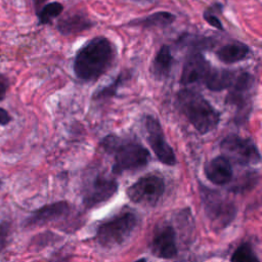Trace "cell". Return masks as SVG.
Segmentation results:
<instances>
[{"instance_id":"cell-1","label":"cell","mask_w":262,"mask_h":262,"mask_svg":"<svg viewBox=\"0 0 262 262\" xmlns=\"http://www.w3.org/2000/svg\"><path fill=\"white\" fill-rule=\"evenodd\" d=\"M116 46L104 36H95L81 46L73 61L76 78L82 82H95L114 64Z\"/></svg>"},{"instance_id":"cell-2","label":"cell","mask_w":262,"mask_h":262,"mask_svg":"<svg viewBox=\"0 0 262 262\" xmlns=\"http://www.w3.org/2000/svg\"><path fill=\"white\" fill-rule=\"evenodd\" d=\"M100 146L113 157L112 172L116 175L143 169L150 161L148 149L132 137L108 134L101 139Z\"/></svg>"},{"instance_id":"cell-3","label":"cell","mask_w":262,"mask_h":262,"mask_svg":"<svg viewBox=\"0 0 262 262\" xmlns=\"http://www.w3.org/2000/svg\"><path fill=\"white\" fill-rule=\"evenodd\" d=\"M176 104L179 112L202 135L217 129L221 121L220 112L205 96L193 89H180L176 94Z\"/></svg>"},{"instance_id":"cell-4","label":"cell","mask_w":262,"mask_h":262,"mask_svg":"<svg viewBox=\"0 0 262 262\" xmlns=\"http://www.w3.org/2000/svg\"><path fill=\"white\" fill-rule=\"evenodd\" d=\"M138 225V217L132 211H121L116 216L101 223L95 239L103 248H114L124 244Z\"/></svg>"},{"instance_id":"cell-5","label":"cell","mask_w":262,"mask_h":262,"mask_svg":"<svg viewBox=\"0 0 262 262\" xmlns=\"http://www.w3.org/2000/svg\"><path fill=\"white\" fill-rule=\"evenodd\" d=\"M201 199L205 213L214 228L223 229L234 219L236 208L234 204L219 191L201 186Z\"/></svg>"},{"instance_id":"cell-6","label":"cell","mask_w":262,"mask_h":262,"mask_svg":"<svg viewBox=\"0 0 262 262\" xmlns=\"http://www.w3.org/2000/svg\"><path fill=\"white\" fill-rule=\"evenodd\" d=\"M219 146L224 157L238 165H257L261 162L260 150L255 141L250 137H243L231 133L220 141Z\"/></svg>"},{"instance_id":"cell-7","label":"cell","mask_w":262,"mask_h":262,"mask_svg":"<svg viewBox=\"0 0 262 262\" xmlns=\"http://www.w3.org/2000/svg\"><path fill=\"white\" fill-rule=\"evenodd\" d=\"M255 76L248 71H237L233 84L228 89L225 103L233 105L238 111V122L248 120L251 112V97L255 86Z\"/></svg>"},{"instance_id":"cell-8","label":"cell","mask_w":262,"mask_h":262,"mask_svg":"<svg viewBox=\"0 0 262 262\" xmlns=\"http://www.w3.org/2000/svg\"><path fill=\"white\" fill-rule=\"evenodd\" d=\"M144 129L146 141L157 159L164 165L174 166L177 162L176 155L166 139L164 129L159 119L152 115H146L144 117Z\"/></svg>"},{"instance_id":"cell-9","label":"cell","mask_w":262,"mask_h":262,"mask_svg":"<svg viewBox=\"0 0 262 262\" xmlns=\"http://www.w3.org/2000/svg\"><path fill=\"white\" fill-rule=\"evenodd\" d=\"M165 191L164 179L158 174H148L139 178L127 189V195L133 203L152 206Z\"/></svg>"},{"instance_id":"cell-10","label":"cell","mask_w":262,"mask_h":262,"mask_svg":"<svg viewBox=\"0 0 262 262\" xmlns=\"http://www.w3.org/2000/svg\"><path fill=\"white\" fill-rule=\"evenodd\" d=\"M212 67L202 51H189L182 67L179 83L182 86L204 83Z\"/></svg>"},{"instance_id":"cell-11","label":"cell","mask_w":262,"mask_h":262,"mask_svg":"<svg viewBox=\"0 0 262 262\" xmlns=\"http://www.w3.org/2000/svg\"><path fill=\"white\" fill-rule=\"evenodd\" d=\"M118 190V183L115 178L98 174L87 186L84 192V204L87 207H94L108 201Z\"/></svg>"},{"instance_id":"cell-12","label":"cell","mask_w":262,"mask_h":262,"mask_svg":"<svg viewBox=\"0 0 262 262\" xmlns=\"http://www.w3.org/2000/svg\"><path fill=\"white\" fill-rule=\"evenodd\" d=\"M151 252L162 259H171L177 255L176 232L170 225H164L157 229L151 244Z\"/></svg>"},{"instance_id":"cell-13","label":"cell","mask_w":262,"mask_h":262,"mask_svg":"<svg viewBox=\"0 0 262 262\" xmlns=\"http://www.w3.org/2000/svg\"><path fill=\"white\" fill-rule=\"evenodd\" d=\"M204 172L208 180L216 185H224L231 181L233 170L231 162L223 155L210 160L204 167Z\"/></svg>"},{"instance_id":"cell-14","label":"cell","mask_w":262,"mask_h":262,"mask_svg":"<svg viewBox=\"0 0 262 262\" xmlns=\"http://www.w3.org/2000/svg\"><path fill=\"white\" fill-rule=\"evenodd\" d=\"M95 23L85 12H69L60 17L56 24V30L66 37L75 36L90 30Z\"/></svg>"},{"instance_id":"cell-15","label":"cell","mask_w":262,"mask_h":262,"mask_svg":"<svg viewBox=\"0 0 262 262\" xmlns=\"http://www.w3.org/2000/svg\"><path fill=\"white\" fill-rule=\"evenodd\" d=\"M70 207L66 202H57L46 205L32 213L25 221V226H39L59 219L69 213Z\"/></svg>"},{"instance_id":"cell-16","label":"cell","mask_w":262,"mask_h":262,"mask_svg":"<svg viewBox=\"0 0 262 262\" xmlns=\"http://www.w3.org/2000/svg\"><path fill=\"white\" fill-rule=\"evenodd\" d=\"M252 53L248 44L239 41L230 42L220 46L215 51L217 59L226 64H232L247 59Z\"/></svg>"},{"instance_id":"cell-17","label":"cell","mask_w":262,"mask_h":262,"mask_svg":"<svg viewBox=\"0 0 262 262\" xmlns=\"http://www.w3.org/2000/svg\"><path fill=\"white\" fill-rule=\"evenodd\" d=\"M174 64V56L171 47L164 44L154 56L150 72L157 81H164L169 78Z\"/></svg>"},{"instance_id":"cell-18","label":"cell","mask_w":262,"mask_h":262,"mask_svg":"<svg viewBox=\"0 0 262 262\" xmlns=\"http://www.w3.org/2000/svg\"><path fill=\"white\" fill-rule=\"evenodd\" d=\"M176 19V15L169 11H157L148 15L134 18L129 20L125 26L130 28H141V29H151L159 28L165 29L171 26Z\"/></svg>"},{"instance_id":"cell-19","label":"cell","mask_w":262,"mask_h":262,"mask_svg":"<svg viewBox=\"0 0 262 262\" xmlns=\"http://www.w3.org/2000/svg\"><path fill=\"white\" fill-rule=\"evenodd\" d=\"M237 71L227 70V69H218L212 67L207 78L204 81L207 89L213 92H221L226 89H229L233 84Z\"/></svg>"},{"instance_id":"cell-20","label":"cell","mask_w":262,"mask_h":262,"mask_svg":"<svg viewBox=\"0 0 262 262\" xmlns=\"http://www.w3.org/2000/svg\"><path fill=\"white\" fill-rule=\"evenodd\" d=\"M130 78H131V73L129 71H122L110 84L96 90L92 95V99L96 101H102V100H106L115 97L118 94L119 89L124 84H126Z\"/></svg>"},{"instance_id":"cell-21","label":"cell","mask_w":262,"mask_h":262,"mask_svg":"<svg viewBox=\"0 0 262 262\" xmlns=\"http://www.w3.org/2000/svg\"><path fill=\"white\" fill-rule=\"evenodd\" d=\"M177 44L183 47H188L190 51H202L212 48L215 44V40L211 36L184 34L179 36Z\"/></svg>"},{"instance_id":"cell-22","label":"cell","mask_w":262,"mask_h":262,"mask_svg":"<svg viewBox=\"0 0 262 262\" xmlns=\"http://www.w3.org/2000/svg\"><path fill=\"white\" fill-rule=\"evenodd\" d=\"M62 3L58 1H51L44 4L37 12L39 25H48L54 18L58 17L63 11Z\"/></svg>"},{"instance_id":"cell-23","label":"cell","mask_w":262,"mask_h":262,"mask_svg":"<svg viewBox=\"0 0 262 262\" xmlns=\"http://www.w3.org/2000/svg\"><path fill=\"white\" fill-rule=\"evenodd\" d=\"M222 9H223V5L221 3L219 2L213 3L212 5H210L208 8L204 10L203 12L204 20L211 27L220 31H224L223 24L218 16V14L222 13Z\"/></svg>"},{"instance_id":"cell-24","label":"cell","mask_w":262,"mask_h":262,"mask_svg":"<svg viewBox=\"0 0 262 262\" xmlns=\"http://www.w3.org/2000/svg\"><path fill=\"white\" fill-rule=\"evenodd\" d=\"M231 262H260L256 253L248 243L242 244L232 254Z\"/></svg>"},{"instance_id":"cell-25","label":"cell","mask_w":262,"mask_h":262,"mask_svg":"<svg viewBox=\"0 0 262 262\" xmlns=\"http://www.w3.org/2000/svg\"><path fill=\"white\" fill-rule=\"evenodd\" d=\"M11 224L8 221L0 222V252L3 251L7 245Z\"/></svg>"},{"instance_id":"cell-26","label":"cell","mask_w":262,"mask_h":262,"mask_svg":"<svg viewBox=\"0 0 262 262\" xmlns=\"http://www.w3.org/2000/svg\"><path fill=\"white\" fill-rule=\"evenodd\" d=\"M9 84V79L4 74L0 73V101L5 98Z\"/></svg>"},{"instance_id":"cell-27","label":"cell","mask_w":262,"mask_h":262,"mask_svg":"<svg viewBox=\"0 0 262 262\" xmlns=\"http://www.w3.org/2000/svg\"><path fill=\"white\" fill-rule=\"evenodd\" d=\"M11 120L12 118L9 115V113L5 108L0 107V126L8 125L11 122Z\"/></svg>"},{"instance_id":"cell-28","label":"cell","mask_w":262,"mask_h":262,"mask_svg":"<svg viewBox=\"0 0 262 262\" xmlns=\"http://www.w3.org/2000/svg\"><path fill=\"white\" fill-rule=\"evenodd\" d=\"M131 1L139 2V3H149V2H152V1H155V0H131Z\"/></svg>"},{"instance_id":"cell-29","label":"cell","mask_w":262,"mask_h":262,"mask_svg":"<svg viewBox=\"0 0 262 262\" xmlns=\"http://www.w3.org/2000/svg\"><path fill=\"white\" fill-rule=\"evenodd\" d=\"M135 262H146V260L145 259H139V260H137V261H135Z\"/></svg>"},{"instance_id":"cell-30","label":"cell","mask_w":262,"mask_h":262,"mask_svg":"<svg viewBox=\"0 0 262 262\" xmlns=\"http://www.w3.org/2000/svg\"><path fill=\"white\" fill-rule=\"evenodd\" d=\"M34 1H35L37 4H39L40 2H42V1H44V0H34Z\"/></svg>"}]
</instances>
